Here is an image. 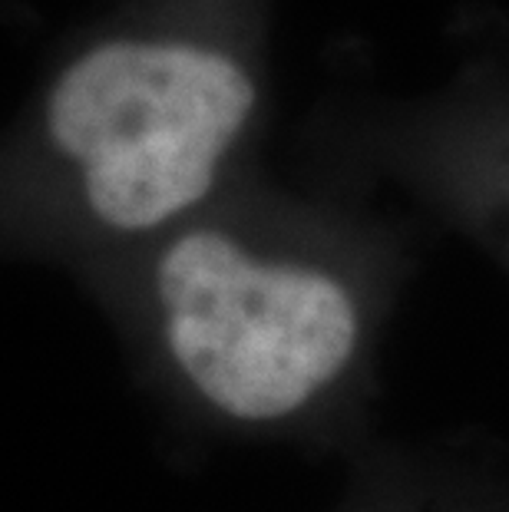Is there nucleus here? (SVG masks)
Segmentation results:
<instances>
[{
    "label": "nucleus",
    "instance_id": "obj_1",
    "mask_svg": "<svg viewBox=\"0 0 509 512\" xmlns=\"http://www.w3.org/2000/svg\"><path fill=\"white\" fill-rule=\"evenodd\" d=\"M252 103V80L222 53L106 43L63 73L50 100V133L83 166L93 212L139 232L209 192Z\"/></svg>",
    "mask_w": 509,
    "mask_h": 512
},
{
    "label": "nucleus",
    "instance_id": "obj_2",
    "mask_svg": "<svg viewBox=\"0 0 509 512\" xmlns=\"http://www.w3.org/2000/svg\"><path fill=\"white\" fill-rule=\"evenodd\" d=\"M156 298L172 364L242 423L291 417L357 344L354 301L331 275L268 265L215 232L179 238L162 255Z\"/></svg>",
    "mask_w": 509,
    "mask_h": 512
}]
</instances>
